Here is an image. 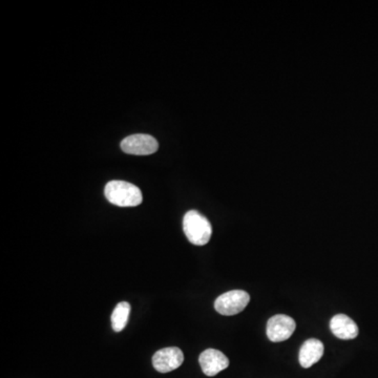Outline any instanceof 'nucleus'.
<instances>
[{
  "instance_id": "nucleus-4",
  "label": "nucleus",
  "mask_w": 378,
  "mask_h": 378,
  "mask_svg": "<svg viewBox=\"0 0 378 378\" xmlns=\"http://www.w3.org/2000/svg\"><path fill=\"white\" fill-rule=\"evenodd\" d=\"M297 328L295 320L285 314H277L267 322V336L273 343L285 342L291 338Z\"/></svg>"
},
{
  "instance_id": "nucleus-8",
  "label": "nucleus",
  "mask_w": 378,
  "mask_h": 378,
  "mask_svg": "<svg viewBox=\"0 0 378 378\" xmlns=\"http://www.w3.org/2000/svg\"><path fill=\"white\" fill-rule=\"evenodd\" d=\"M330 329L332 334L340 340H353L359 336V330L356 322L345 314H338L331 318Z\"/></svg>"
},
{
  "instance_id": "nucleus-2",
  "label": "nucleus",
  "mask_w": 378,
  "mask_h": 378,
  "mask_svg": "<svg viewBox=\"0 0 378 378\" xmlns=\"http://www.w3.org/2000/svg\"><path fill=\"white\" fill-rule=\"evenodd\" d=\"M183 229L188 241L197 246L206 245L213 234L208 220L196 211H188L184 215Z\"/></svg>"
},
{
  "instance_id": "nucleus-3",
  "label": "nucleus",
  "mask_w": 378,
  "mask_h": 378,
  "mask_svg": "<svg viewBox=\"0 0 378 378\" xmlns=\"http://www.w3.org/2000/svg\"><path fill=\"white\" fill-rule=\"evenodd\" d=\"M250 302V295L244 290H231L220 295L215 302V308L225 316L241 313Z\"/></svg>"
},
{
  "instance_id": "nucleus-6",
  "label": "nucleus",
  "mask_w": 378,
  "mask_h": 378,
  "mask_svg": "<svg viewBox=\"0 0 378 378\" xmlns=\"http://www.w3.org/2000/svg\"><path fill=\"white\" fill-rule=\"evenodd\" d=\"M184 361V354L176 347L161 349L153 356L154 368L160 373H168L181 367Z\"/></svg>"
},
{
  "instance_id": "nucleus-7",
  "label": "nucleus",
  "mask_w": 378,
  "mask_h": 378,
  "mask_svg": "<svg viewBox=\"0 0 378 378\" xmlns=\"http://www.w3.org/2000/svg\"><path fill=\"white\" fill-rule=\"evenodd\" d=\"M199 363L202 368L203 373L213 377L223 370L227 369L229 365V359L221 351L207 349L204 352L201 353Z\"/></svg>"
},
{
  "instance_id": "nucleus-5",
  "label": "nucleus",
  "mask_w": 378,
  "mask_h": 378,
  "mask_svg": "<svg viewBox=\"0 0 378 378\" xmlns=\"http://www.w3.org/2000/svg\"><path fill=\"white\" fill-rule=\"evenodd\" d=\"M157 140L149 135L138 133L125 138L121 142V149L129 155L147 156L156 153L158 151Z\"/></svg>"
},
{
  "instance_id": "nucleus-1",
  "label": "nucleus",
  "mask_w": 378,
  "mask_h": 378,
  "mask_svg": "<svg viewBox=\"0 0 378 378\" xmlns=\"http://www.w3.org/2000/svg\"><path fill=\"white\" fill-rule=\"evenodd\" d=\"M106 199L119 207H135L143 201L139 187L125 181H110L104 189Z\"/></svg>"
},
{
  "instance_id": "nucleus-10",
  "label": "nucleus",
  "mask_w": 378,
  "mask_h": 378,
  "mask_svg": "<svg viewBox=\"0 0 378 378\" xmlns=\"http://www.w3.org/2000/svg\"><path fill=\"white\" fill-rule=\"evenodd\" d=\"M131 314V305L127 302H121L115 308L112 314V327L115 332H121L126 327Z\"/></svg>"
},
{
  "instance_id": "nucleus-9",
  "label": "nucleus",
  "mask_w": 378,
  "mask_h": 378,
  "mask_svg": "<svg viewBox=\"0 0 378 378\" xmlns=\"http://www.w3.org/2000/svg\"><path fill=\"white\" fill-rule=\"evenodd\" d=\"M324 345L316 338L306 340L299 350V361L302 367L308 369L320 361L324 355Z\"/></svg>"
}]
</instances>
